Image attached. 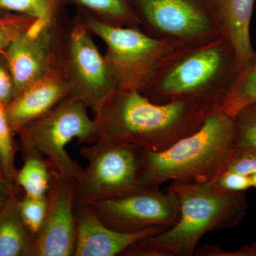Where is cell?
<instances>
[{
	"label": "cell",
	"instance_id": "cell-1",
	"mask_svg": "<svg viewBox=\"0 0 256 256\" xmlns=\"http://www.w3.org/2000/svg\"><path fill=\"white\" fill-rule=\"evenodd\" d=\"M220 108L218 102L196 98L156 104L138 90L116 89L94 112L98 142L162 151L196 132Z\"/></svg>",
	"mask_w": 256,
	"mask_h": 256
},
{
	"label": "cell",
	"instance_id": "cell-2",
	"mask_svg": "<svg viewBox=\"0 0 256 256\" xmlns=\"http://www.w3.org/2000/svg\"><path fill=\"white\" fill-rule=\"evenodd\" d=\"M180 201L178 222L164 232L140 239L122 256H192L204 235L232 228L248 210L244 192H230L216 181H172L166 188Z\"/></svg>",
	"mask_w": 256,
	"mask_h": 256
},
{
	"label": "cell",
	"instance_id": "cell-3",
	"mask_svg": "<svg viewBox=\"0 0 256 256\" xmlns=\"http://www.w3.org/2000/svg\"><path fill=\"white\" fill-rule=\"evenodd\" d=\"M239 74L236 54L224 34L215 41L170 52L139 92L156 104L196 98L222 106Z\"/></svg>",
	"mask_w": 256,
	"mask_h": 256
},
{
	"label": "cell",
	"instance_id": "cell-4",
	"mask_svg": "<svg viewBox=\"0 0 256 256\" xmlns=\"http://www.w3.org/2000/svg\"><path fill=\"white\" fill-rule=\"evenodd\" d=\"M236 153L233 117L218 109L198 130L164 150L143 149V185L152 188L169 181H216Z\"/></svg>",
	"mask_w": 256,
	"mask_h": 256
},
{
	"label": "cell",
	"instance_id": "cell-5",
	"mask_svg": "<svg viewBox=\"0 0 256 256\" xmlns=\"http://www.w3.org/2000/svg\"><path fill=\"white\" fill-rule=\"evenodd\" d=\"M76 16L106 45V64L117 89L139 92L160 60L178 45L150 36L142 30L104 22L77 8Z\"/></svg>",
	"mask_w": 256,
	"mask_h": 256
},
{
	"label": "cell",
	"instance_id": "cell-6",
	"mask_svg": "<svg viewBox=\"0 0 256 256\" xmlns=\"http://www.w3.org/2000/svg\"><path fill=\"white\" fill-rule=\"evenodd\" d=\"M150 36L178 47L198 46L223 36L214 0H129Z\"/></svg>",
	"mask_w": 256,
	"mask_h": 256
},
{
	"label": "cell",
	"instance_id": "cell-7",
	"mask_svg": "<svg viewBox=\"0 0 256 256\" xmlns=\"http://www.w3.org/2000/svg\"><path fill=\"white\" fill-rule=\"evenodd\" d=\"M88 108L68 96L48 114L22 128L20 142L34 146L64 178L78 181L84 169L72 159L66 146L74 139L78 144L98 142L95 122L88 114Z\"/></svg>",
	"mask_w": 256,
	"mask_h": 256
},
{
	"label": "cell",
	"instance_id": "cell-8",
	"mask_svg": "<svg viewBox=\"0 0 256 256\" xmlns=\"http://www.w3.org/2000/svg\"><path fill=\"white\" fill-rule=\"evenodd\" d=\"M142 150L132 144L100 142L80 148L88 165L76 182L75 204H90L148 188L142 180Z\"/></svg>",
	"mask_w": 256,
	"mask_h": 256
},
{
	"label": "cell",
	"instance_id": "cell-9",
	"mask_svg": "<svg viewBox=\"0 0 256 256\" xmlns=\"http://www.w3.org/2000/svg\"><path fill=\"white\" fill-rule=\"evenodd\" d=\"M92 36L75 15L72 23L62 31L58 60L70 96L95 112L117 87Z\"/></svg>",
	"mask_w": 256,
	"mask_h": 256
},
{
	"label": "cell",
	"instance_id": "cell-10",
	"mask_svg": "<svg viewBox=\"0 0 256 256\" xmlns=\"http://www.w3.org/2000/svg\"><path fill=\"white\" fill-rule=\"evenodd\" d=\"M90 205L102 223L122 233H137L153 227L171 228L180 217L178 197L162 191L160 186Z\"/></svg>",
	"mask_w": 256,
	"mask_h": 256
},
{
	"label": "cell",
	"instance_id": "cell-11",
	"mask_svg": "<svg viewBox=\"0 0 256 256\" xmlns=\"http://www.w3.org/2000/svg\"><path fill=\"white\" fill-rule=\"evenodd\" d=\"M64 28L60 14L46 22L37 20L2 50L14 79L15 96L50 70L58 68V46Z\"/></svg>",
	"mask_w": 256,
	"mask_h": 256
},
{
	"label": "cell",
	"instance_id": "cell-12",
	"mask_svg": "<svg viewBox=\"0 0 256 256\" xmlns=\"http://www.w3.org/2000/svg\"><path fill=\"white\" fill-rule=\"evenodd\" d=\"M75 194L76 182L56 172L47 194L46 217L34 242L33 256H74Z\"/></svg>",
	"mask_w": 256,
	"mask_h": 256
},
{
	"label": "cell",
	"instance_id": "cell-13",
	"mask_svg": "<svg viewBox=\"0 0 256 256\" xmlns=\"http://www.w3.org/2000/svg\"><path fill=\"white\" fill-rule=\"evenodd\" d=\"M75 218L76 245L74 256H121L138 240L168 229L153 227L137 233L116 232L99 220L89 204H75Z\"/></svg>",
	"mask_w": 256,
	"mask_h": 256
},
{
	"label": "cell",
	"instance_id": "cell-14",
	"mask_svg": "<svg viewBox=\"0 0 256 256\" xmlns=\"http://www.w3.org/2000/svg\"><path fill=\"white\" fill-rule=\"evenodd\" d=\"M69 96L68 84L58 68L24 88L6 106L8 121L14 134L48 114Z\"/></svg>",
	"mask_w": 256,
	"mask_h": 256
},
{
	"label": "cell",
	"instance_id": "cell-15",
	"mask_svg": "<svg viewBox=\"0 0 256 256\" xmlns=\"http://www.w3.org/2000/svg\"><path fill=\"white\" fill-rule=\"evenodd\" d=\"M256 0H214L224 32L233 45L240 72L256 64L250 26Z\"/></svg>",
	"mask_w": 256,
	"mask_h": 256
},
{
	"label": "cell",
	"instance_id": "cell-16",
	"mask_svg": "<svg viewBox=\"0 0 256 256\" xmlns=\"http://www.w3.org/2000/svg\"><path fill=\"white\" fill-rule=\"evenodd\" d=\"M18 192L0 210V256H33V236L18 210Z\"/></svg>",
	"mask_w": 256,
	"mask_h": 256
},
{
	"label": "cell",
	"instance_id": "cell-17",
	"mask_svg": "<svg viewBox=\"0 0 256 256\" xmlns=\"http://www.w3.org/2000/svg\"><path fill=\"white\" fill-rule=\"evenodd\" d=\"M24 164L16 173V184L26 196H47L56 171L41 152L34 146L21 143Z\"/></svg>",
	"mask_w": 256,
	"mask_h": 256
},
{
	"label": "cell",
	"instance_id": "cell-18",
	"mask_svg": "<svg viewBox=\"0 0 256 256\" xmlns=\"http://www.w3.org/2000/svg\"><path fill=\"white\" fill-rule=\"evenodd\" d=\"M69 2L108 24L140 28L129 0H69Z\"/></svg>",
	"mask_w": 256,
	"mask_h": 256
},
{
	"label": "cell",
	"instance_id": "cell-19",
	"mask_svg": "<svg viewBox=\"0 0 256 256\" xmlns=\"http://www.w3.org/2000/svg\"><path fill=\"white\" fill-rule=\"evenodd\" d=\"M69 0H0V16L22 14L46 22L62 14Z\"/></svg>",
	"mask_w": 256,
	"mask_h": 256
},
{
	"label": "cell",
	"instance_id": "cell-20",
	"mask_svg": "<svg viewBox=\"0 0 256 256\" xmlns=\"http://www.w3.org/2000/svg\"><path fill=\"white\" fill-rule=\"evenodd\" d=\"M256 102V64L239 74L222 110L233 117L242 108Z\"/></svg>",
	"mask_w": 256,
	"mask_h": 256
},
{
	"label": "cell",
	"instance_id": "cell-21",
	"mask_svg": "<svg viewBox=\"0 0 256 256\" xmlns=\"http://www.w3.org/2000/svg\"><path fill=\"white\" fill-rule=\"evenodd\" d=\"M12 129L8 121L6 106L0 104V166L10 186L18 190L16 184L18 170L15 166L16 146Z\"/></svg>",
	"mask_w": 256,
	"mask_h": 256
},
{
	"label": "cell",
	"instance_id": "cell-22",
	"mask_svg": "<svg viewBox=\"0 0 256 256\" xmlns=\"http://www.w3.org/2000/svg\"><path fill=\"white\" fill-rule=\"evenodd\" d=\"M233 119L236 153L256 156V102L242 108Z\"/></svg>",
	"mask_w": 256,
	"mask_h": 256
},
{
	"label": "cell",
	"instance_id": "cell-23",
	"mask_svg": "<svg viewBox=\"0 0 256 256\" xmlns=\"http://www.w3.org/2000/svg\"><path fill=\"white\" fill-rule=\"evenodd\" d=\"M47 206V196L35 198L24 194L18 200L20 215L34 238L44 222Z\"/></svg>",
	"mask_w": 256,
	"mask_h": 256
},
{
	"label": "cell",
	"instance_id": "cell-24",
	"mask_svg": "<svg viewBox=\"0 0 256 256\" xmlns=\"http://www.w3.org/2000/svg\"><path fill=\"white\" fill-rule=\"evenodd\" d=\"M36 18L26 15L8 14L0 16V52L4 50L16 37L36 23Z\"/></svg>",
	"mask_w": 256,
	"mask_h": 256
},
{
	"label": "cell",
	"instance_id": "cell-25",
	"mask_svg": "<svg viewBox=\"0 0 256 256\" xmlns=\"http://www.w3.org/2000/svg\"><path fill=\"white\" fill-rule=\"evenodd\" d=\"M15 96L14 79L4 56L0 52V104L5 106Z\"/></svg>",
	"mask_w": 256,
	"mask_h": 256
},
{
	"label": "cell",
	"instance_id": "cell-26",
	"mask_svg": "<svg viewBox=\"0 0 256 256\" xmlns=\"http://www.w3.org/2000/svg\"><path fill=\"white\" fill-rule=\"evenodd\" d=\"M216 182L222 188L230 192H244L252 188L250 176L230 171L222 173Z\"/></svg>",
	"mask_w": 256,
	"mask_h": 256
},
{
	"label": "cell",
	"instance_id": "cell-27",
	"mask_svg": "<svg viewBox=\"0 0 256 256\" xmlns=\"http://www.w3.org/2000/svg\"><path fill=\"white\" fill-rule=\"evenodd\" d=\"M226 171L250 176L256 174V154L236 153L229 161Z\"/></svg>",
	"mask_w": 256,
	"mask_h": 256
},
{
	"label": "cell",
	"instance_id": "cell-28",
	"mask_svg": "<svg viewBox=\"0 0 256 256\" xmlns=\"http://www.w3.org/2000/svg\"><path fill=\"white\" fill-rule=\"evenodd\" d=\"M197 255L212 256H256V242L250 246H246L235 250V252H224L218 247L206 245L197 250Z\"/></svg>",
	"mask_w": 256,
	"mask_h": 256
},
{
	"label": "cell",
	"instance_id": "cell-29",
	"mask_svg": "<svg viewBox=\"0 0 256 256\" xmlns=\"http://www.w3.org/2000/svg\"><path fill=\"white\" fill-rule=\"evenodd\" d=\"M18 190L20 188L14 190L12 188L0 166V210L4 206L12 195L15 192H18Z\"/></svg>",
	"mask_w": 256,
	"mask_h": 256
},
{
	"label": "cell",
	"instance_id": "cell-30",
	"mask_svg": "<svg viewBox=\"0 0 256 256\" xmlns=\"http://www.w3.org/2000/svg\"><path fill=\"white\" fill-rule=\"evenodd\" d=\"M250 180H252V188H256V174L250 176Z\"/></svg>",
	"mask_w": 256,
	"mask_h": 256
}]
</instances>
